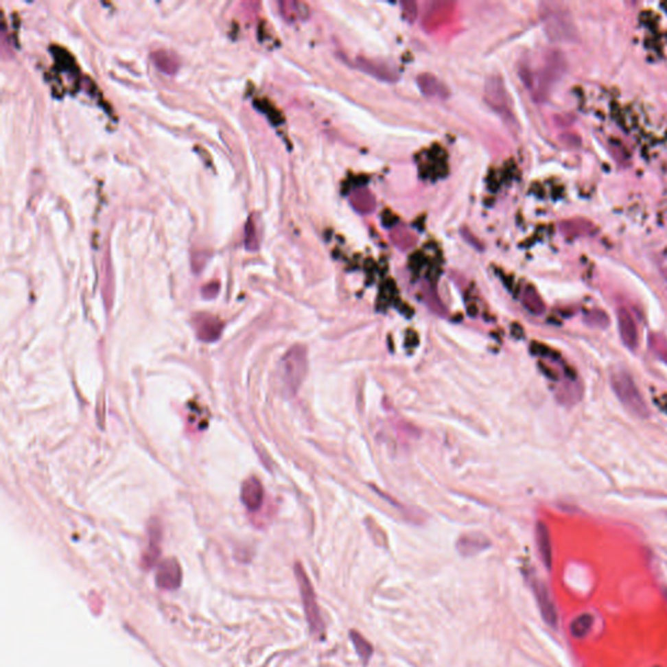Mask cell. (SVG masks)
<instances>
[{"label": "cell", "instance_id": "1", "mask_svg": "<svg viewBox=\"0 0 667 667\" xmlns=\"http://www.w3.org/2000/svg\"><path fill=\"white\" fill-rule=\"evenodd\" d=\"M610 382L616 398L619 399V401L631 414L640 419L649 417V408L629 373L624 371L614 372L611 374Z\"/></svg>", "mask_w": 667, "mask_h": 667}, {"label": "cell", "instance_id": "2", "mask_svg": "<svg viewBox=\"0 0 667 667\" xmlns=\"http://www.w3.org/2000/svg\"><path fill=\"white\" fill-rule=\"evenodd\" d=\"M308 372V358L305 347L294 346L281 361V377L287 394L295 395L303 385Z\"/></svg>", "mask_w": 667, "mask_h": 667}, {"label": "cell", "instance_id": "3", "mask_svg": "<svg viewBox=\"0 0 667 667\" xmlns=\"http://www.w3.org/2000/svg\"><path fill=\"white\" fill-rule=\"evenodd\" d=\"M295 575L297 583H299V589L301 593L303 606H304V611H305V616H307V620H308L310 632L313 635L320 636L325 631V623H323V619H322L321 613H320V609H318V603L316 600V594H314V589L312 587V583L309 580L308 575L305 574V570L300 563H296Z\"/></svg>", "mask_w": 667, "mask_h": 667}, {"label": "cell", "instance_id": "4", "mask_svg": "<svg viewBox=\"0 0 667 667\" xmlns=\"http://www.w3.org/2000/svg\"><path fill=\"white\" fill-rule=\"evenodd\" d=\"M484 93L485 101L498 115L502 116L504 120L513 119L510 97L500 75H493L488 78Z\"/></svg>", "mask_w": 667, "mask_h": 667}, {"label": "cell", "instance_id": "5", "mask_svg": "<svg viewBox=\"0 0 667 667\" xmlns=\"http://www.w3.org/2000/svg\"><path fill=\"white\" fill-rule=\"evenodd\" d=\"M355 65L361 72L377 78L379 81L397 82L400 78L398 68L395 65L385 62V60H381V59H372V58L360 56L356 59Z\"/></svg>", "mask_w": 667, "mask_h": 667}, {"label": "cell", "instance_id": "6", "mask_svg": "<svg viewBox=\"0 0 667 667\" xmlns=\"http://www.w3.org/2000/svg\"><path fill=\"white\" fill-rule=\"evenodd\" d=\"M192 322L197 338L205 343L217 342L224 329V323L211 314H196Z\"/></svg>", "mask_w": 667, "mask_h": 667}, {"label": "cell", "instance_id": "7", "mask_svg": "<svg viewBox=\"0 0 667 667\" xmlns=\"http://www.w3.org/2000/svg\"><path fill=\"white\" fill-rule=\"evenodd\" d=\"M181 578H183L181 567L179 562L174 558L165 559L156 568L155 583L162 589L174 590L179 588Z\"/></svg>", "mask_w": 667, "mask_h": 667}, {"label": "cell", "instance_id": "8", "mask_svg": "<svg viewBox=\"0 0 667 667\" xmlns=\"http://www.w3.org/2000/svg\"><path fill=\"white\" fill-rule=\"evenodd\" d=\"M532 589L535 592L536 600H537V603H539V611H541V616L543 618V620L550 627H557L558 613H557L555 605H554V601H552V596H550V592L548 589V587L545 585L543 581L535 578L532 581Z\"/></svg>", "mask_w": 667, "mask_h": 667}, {"label": "cell", "instance_id": "9", "mask_svg": "<svg viewBox=\"0 0 667 667\" xmlns=\"http://www.w3.org/2000/svg\"><path fill=\"white\" fill-rule=\"evenodd\" d=\"M490 546H491L490 539L480 532L464 533L456 541V550L464 558L475 557L480 552L488 550Z\"/></svg>", "mask_w": 667, "mask_h": 667}, {"label": "cell", "instance_id": "10", "mask_svg": "<svg viewBox=\"0 0 667 667\" xmlns=\"http://www.w3.org/2000/svg\"><path fill=\"white\" fill-rule=\"evenodd\" d=\"M618 317V327H619V335L623 342V344L627 347L631 351H635L639 346V333H637V326L633 320L632 314L626 308H619L616 312Z\"/></svg>", "mask_w": 667, "mask_h": 667}, {"label": "cell", "instance_id": "11", "mask_svg": "<svg viewBox=\"0 0 667 667\" xmlns=\"http://www.w3.org/2000/svg\"><path fill=\"white\" fill-rule=\"evenodd\" d=\"M161 542H162V526L158 520H153L149 524V543L146 552L142 555L141 563L145 568H152L161 555Z\"/></svg>", "mask_w": 667, "mask_h": 667}, {"label": "cell", "instance_id": "12", "mask_svg": "<svg viewBox=\"0 0 667 667\" xmlns=\"http://www.w3.org/2000/svg\"><path fill=\"white\" fill-rule=\"evenodd\" d=\"M417 86L419 89L421 90L423 95L429 97V98H436V100H447L451 95V90H449V86L441 81L439 78H436V76L430 75V73H421L419 78H417Z\"/></svg>", "mask_w": 667, "mask_h": 667}, {"label": "cell", "instance_id": "13", "mask_svg": "<svg viewBox=\"0 0 667 667\" xmlns=\"http://www.w3.org/2000/svg\"><path fill=\"white\" fill-rule=\"evenodd\" d=\"M264 487L257 477H249L242 487V502L249 511H257L264 502Z\"/></svg>", "mask_w": 667, "mask_h": 667}, {"label": "cell", "instance_id": "14", "mask_svg": "<svg viewBox=\"0 0 667 667\" xmlns=\"http://www.w3.org/2000/svg\"><path fill=\"white\" fill-rule=\"evenodd\" d=\"M536 539H537V548H539V557L542 559V563L548 570H552V539H550V533H549L548 526L542 522L537 523V526H536Z\"/></svg>", "mask_w": 667, "mask_h": 667}, {"label": "cell", "instance_id": "15", "mask_svg": "<svg viewBox=\"0 0 667 667\" xmlns=\"http://www.w3.org/2000/svg\"><path fill=\"white\" fill-rule=\"evenodd\" d=\"M349 201L352 207L360 214H371L375 209V198L366 188H360L352 193Z\"/></svg>", "mask_w": 667, "mask_h": 667}, {"label": "cell", "instance_id": "16", "mask_svg": "<svg viewBox=\"0 0 667 667\" xmlns=\"http://www.w3.org/2000/svg\"><path fill=\"white\" fill-rule=\"evenodd\" d=\"M522 303L524 308L535 316H541L545 312V304L539 292L533 285H526L522 296Z\"/></svg>", "mask_w": 667, "mask_h": 667}, {"label": "cell", "instance_id": "17", "mask_svg": "<svg viewBox=\"0 0 667 667\" xmlns=\"http://www.w3.org/2000/svg\"><path fill=\"white\" fill-rule=\"evenodd\" d=\"M349 637H351V642H352L353 646H355L356 653L359 655L360 659H362L364 662H368L373 655L372 644L368 642L360 632H356V631H351L349 632Z\"/></svg>", "mask_w": 667, "mask_h": 667}, {"label": "cell", "instance_id": "18", "mask_svg": "<svg viewBox=\"0 0 667 667\" xmlns=\"http://www.w3.org/2000/svg\"><path fill=\"white\" fill-rule=\"evenodd\" d=\"M592 626H593V616L590 614H583L571 623L570 631L574 637L583 639L589 633Z\"/></svg>", "mask_w": 667, "mask_h": 667}, {"label": "cell", "instance_id": "19", "mask_svg": "<svg viewBox=\"0 0 667 667\" xmlns=\"http://www.w3.org/2000/svg\"><path fill=\"white\" fill-rule=\"evenodd\" d=\"M391 240H393L394 244L403 250H406V249H408V248L416 244V237L413 236V233L407 231L406 229L394 230L391 233Z\"/></svg>", "mask_w": 667, "mask_h": 667}, {"label": "cell", "instance_id": "20", "mask_svg": "<svg viewBox=\"0 0 667 667\" xmlns=\"http://www.w3.org/2000/svg\"><path fill=\"white\" fill-rule=\"evenodd\" d=\"M587 323L592 327L606 329L609 326V317L606 316V313H603L601 310H594V312L590 313L589 316H587Z\"/></svg>", "mask_w": 667, "mask_h": 667}, {"label": "cell", "instance_id": "21", "mask_svg": "<svg viewBox=\"0 0 667 667\" xmlns=\"http://www.w3.org/2000/svg\"><path fill=\"white\" fill-rule=\"evenodd\" d=\"M401 10H403V14L404 17L410 21V23H413L417 17V5L414 1H401Z\"/></svg>", "mask_w": 667, "mask_h": 667}, {"label": "cell", "instance_id": "22", "mask_svg": "<svg viewBox=\"0 0 667 667\" xmlns=\"http://www.w3.org/2000/svg\"><path fill=\"white\" fill-rule=\"evenodd\" d=\"M219 291V284L218 283H210V284H206L202 290V295L205 296L206 299H213L215 297Z\"/></svg>", "mask_w": 667, "mask_h": 667}, {"label": "cell", "instance_id": "23", "mask_svg": "<svg viewBox=\"0 0 667 667\" xmlns=\"http://www.w3.org/2000/svg\"><path fill=\"white\" fill-rule=\"evenodd\" d=\"M666 600H667V590H666Z\"/></svg>", "mask_w": 667, "mask_h": 667}]
</instances>
